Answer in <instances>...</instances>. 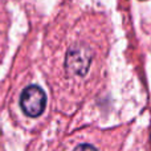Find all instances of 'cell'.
Listing matches in <instances>:
<instances>
[{"instance_id": "3", "label": "cell", "mask_w": 151, "mask_h": 151, "mask_svg": "<svg viewBox=\"0 0 151 151\" xmlns=\"http://www.w3.org/2000/svg\"><path fill=\"white\" fill-rule=\"evenodd\" d=\"M74 151H97V150H96V147L91 146V145L82 143V145H78V146L74 149Z\"/></svg>"}, {"instance_id": "1", "label": "cell", "mask_w": 151, "mask_h": 151, "mask_svg": "<svg viewBox=\"0 0 151 151\" xmlns=\"http://www.w3.org/2000/svg\"><path fill=\"white\" fill-rule=\"evenodd\" d=\"M45 104H47L45 93L36 85L28 86L21 94V109L29 117H39L44 111Z\"/></svg>"}, {"instance_id": "2", "label": "cell", "mask_w": 151, "mask_h": 151, "mask_svg": "<svg viewBox=\"0 0 151 151\" xmlns=\"http://www.w3.org/2000/svg\"><path fill=\"white\" fill-rule=\"evenodd\" d=\"M91 64V53L82 47L72 48L68 52L65 61L66 70L74 77H82L88 73Z\"/></svg>"}]
</instances>
